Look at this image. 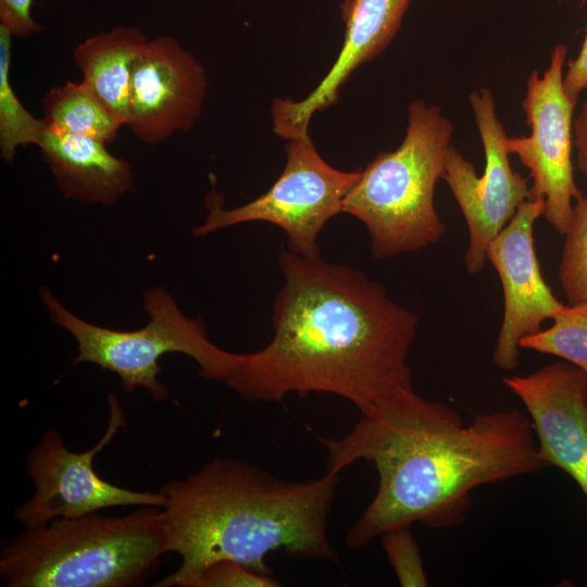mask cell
I'll use <instances>...</instances> for the list:
<instances>
[{"label":"cell","mask_w":587,"mask_h":587,"mask_svg":"<svg viewBox=\"0 0 587 587\" xmlns=\"http://www.w3.org/2000/svg\"><path fill=\"white\" fill-rule=\"evenodd\" d=\"M563 86L566 95L575 102L580 92L587 88V27L578 54L567 63L563 74Z\"/></svg>","instance_id":"cell-24"},{"label":"cell","mask_w":587,"mask_h":587,"mask_svg":"<svg viewBox=\"0 0 587 587\" xmlns=\"http://www.w3.org/2000/svg\"><path fill=\"white\" fill-rule=\"evenodd\" d=\"M271 575L257 573L232 560L213 562L188 578L182 587H278Z\"/></svg>","instance_id":"cell-22"},{"label":"cell","mask_w":587,"mask_h":587,"mask_svg":"<svg viewBox=\"0 0 587 587\" xmlns=\"http://www.w3.org/2000/svg\"><path fill=\"white\" fill-rule=\"evenodd\" d=\"M284 283L272 313L273 337L261 350L237 353L226 385L249 401L330 394L361 413L412 388L408 355L419 317L383 285L352 267L277 255Z\"/></svg>","instance_id":"cell-2"},{"label":"cell","mask_w":587,"mask_h":587,"mask_svg":"<svg viewBox=\"0 0 587 587\" xmlns=\"http://www.w3.org/2000/svg\"><path fill=\"white\" fill-rule=\"evenodd\" d=\"M566 55L567 48L559 43L542 75L537 71L530 73L522 101L530 134L508 137L505 141L509 154L516 155L529 171L533 184L528 200L544 199L542 216L561 235L569 228L573 201L583 197L575 183L572 160L577 102L563 86Z\"/></svg>","instance_id":"cell-9"},{"label":"cell","mask_w":587,"mask_h":587,"mask_svg":"<svg viewBox=\"0 0 587 587\" xmlns=\"http://www.w3.org/2000/svg\"><path fill=\"white\" fill-rule=\"evenodd\" d=\"M12 33L0 25V151L11 162L21 146L37 145L46 129L43 118L28 112L10 83Z\"/></svg>","instance_id":"cell-18"},{"label":"cell","mask_w":587,"mask_h":587,"mask_svg":"<svg viewBox=\"0 0 587 587\" xmlns=\"http://www.w3.org/2000/svg\"><path fill=\"white\" fill-rule=\"evenodd\" d=\"M559 280L570 304L587 302V196L575 202L566 230Z\"/></svg>","instance_id":"cell-20"},{"label":"cell","mask_w":587,"mask_h":587,"mask_svg":"<svg viewBox=\"0 0 587 587\" xmlns=\"http://www.w3.org/2000/svg\"><path fill=\"white\" fill-rule=\"evenodd\" d=\"M109 417L101 439L89 450L74 452L55 429L46 430L29 451L26 472L35 491L18 505L15 519L33 528L57 519H74L112 507L153 505L163 508L165 497L158 490L137 491L113 485L99 476L95 457L126 427L125 413L116 396L108 394Z\"/></svg>","instance_id":"cell-8"},{"label":"cell","mask_w":587,"mask_h":587,"mask_svg":"<svg viewBox=\"0 0 587 587\" xmlns=\"http://www.w3.org/2000/svg\"><path fill=\"white\" fill-rule=\"evenodd\" d=\"M121 516L100 511L25 528L0 546L7 587H133L145 584L167 553L163 511Z\"/></svg>","instance_id":"cell-4"},{"label":"cell","mask_w":587,"mask_h":587,"mask_svg":"<svg viewBox=\"0 0 587 587\" xmlns=\"http://www.w3.org/2000/svg\"><path fill=\"white\" fill-rule=\"evenodd\" d=\"M503 383L526 408L544 460L587 499V374L563 360Z\"/></svg>","instance_id":"cell-13"},{"label":"cell","mask_w":587,"mask_h":587,"mask_svg":"<svg viewBox=\"0 0 587 587\" xmlns=\"http://www.w3.org/2000/svg\"><path fill=\"white\" fill-rule=\"evenodd\" d=\"M205 92L204 67L177 40H147L133 67L127 126L148 145L187 132L200 116Z\"/></svg>","instance_id":"cell-12"},{"label":"cell","mask_w":587,"mask_h":587,"mask_svg":"<svg viewBox=\"0 0 587 587\" xmlns=\"http://www.w3.org/2000/svg\"><path fill=\"white\" fill-rule=\"evenodd\" d=\"M573 138L577 167L587 178V99L574 120Z\"/></svg>","instance_id":"cell-25"},{"label":"cell","mask_w":587,"mask_h":587,"mask_svg":"<svg viewBox=\"0 0 587 587\" xmlns=\"http://www.w3.org/2000/svg\"><path fill=\"white\" fill-rule=\"evenodd\" d=\"M452 134V123L439 107L414 100L408 105L400 146L379 152L361 170L341 212L365 225L376 260L419 251L445 235L435 188L445 177Z\"/></svg>","instance_id":"cell-5"},{"label":"cell","mask_w":587,"mask_h":587,"mask_svg":"<svg viewBox=\"0 0 587 587\" xmlns=\"http://www.w3.org/2000/svg\"><path fill=\"white\" fill-rule=\"evenodd\" d=\"M42 109L47 128L104 143L114 141L123 126L84 82L52 87Z\"/></svg>","instance_id":"cell-17"},{"label":"cell","mask_w":587,"mask_h":587,"mask_svg":"<svg viewBox=\"0 0 587 587\" xmlns=\"http://www.w3.org/2000/svg\"><path fill=\"white\" fill-rule=\"evenodd\" d=\"M383 549L402 587H425L427 575L419 545L410 526L398 527L383 533Z\"/></svg>","instance_id":"cell-21"},{"label":"cell","mask_w":587,"mask_h":587,"mask_svg":"<svg viewBox=\"0 0 587 587\" xmlns=\"http://www.w3.org/2000/svg\"><path fill=\"white\" fill-rule=\"evenodd\" d=\"M553 324L520 341V348L555 355L587 374V302L564 305Z\"/></svg>","instance_id":"cell-19"},{"label":"cell","mask_w":587,"mask_h":587,"mask_svg":"<svg viewBox=\"0 0 587 587\" xmlns=\"http://www.w3.org/2000/svg\"><path fill=\"white\" fill-rule=\"evenodd\" d=\"M41 298L51 320L77 341L74 363L90 362L118 375L126 394L142 387L154 400H168V390L158 375L160 358L170 352L190 357L199 365L200 376L208 380L225 382L236 369L237 353L213 344L204 323L187 317L161 287L145 292L143 308L149 319L135 330L91 324L72 313L47 288L41 290Z\"/></svg>","instance_id":"cell-6"},{"label":"cell","mask_w":587,"mask_h":587,"mask_svg":"<svg viewBox=\"0 0 587 587\" xmlns=\"http://www.w3.org/2000/svg\"><path fill=\"white\" fill-rule=\"evenodd\" d=\"M410 0H345L344 45L336 62L310 95L301 101L275 99L272 122L284 139L309 135L314 113L334 104L340 87L361 64L379 55L397 35Z\"/></svg>","instance_id":"cell-14"},{"label":"cell","mask_w":587,"mask_h":587,"mask_svg":"<svg viewBox=\"0 0 587 587\" xmlns=\"http://www.w3.org/2000/svg\"><path fill=\"white\" fill-rule=\"evenodd\" d=\"M544 208V199L526 200L487 249V260L503 290V316L492 361L504 371L516 367L521 339L541 330L542 323L565 305L545 282L535 251L534 225Z\"/></svg>","instance_id":"cell-11"},{"label":"cell","mask_w":587,"mask_h":587,"mask_svg":"<svg viewBox=\"0 0 587 587\" xmlns=\"http://www.w3.org/2000/svg\"><path fill=\"white\" fill-rule=\"evenodd\" d=\"M469 100L484 148V173L478 176L474 165L451 146L444 179L469 229L465 268L470 274H477L488 261L487 249L491 240L528 200L529 187L527 179L510 164L505 146L508 136L491 91L480 88L473 91Z\"/></svg>","instance_id":"cell-10"},{"label":"cell","mask_w":587,"mask_h":587,"mask_svg":"<svg viewBox=\"0 0 587 587\" xmlns=\"http://www.w3.org/2000/svg\"><path fill=\"white\" fill-rule=\"evenodd\" d=\"M33 0H0V25L14 36H30L41 30L32 15Z\"/></svg>","instance_id":"cell-23"},{"label":"cell","mask_w":587,"mask_h":587,"mask_svg":"<svg viewBox=\"0 0 587 587\" xmlns=\"http://www.w3.org/2000/svg\"><path fill=\"white\" fill-rule=\"evenodd\" d=\"M317 438L326 449V472L339 474L366 461L378 475L374 498L347 533L346 545L353 550L414 523L459 525L473 489L550 467L521 411L478 414L464 425L453 408L413 388H401L361 413L344 437Z\"/></svg>","instance_id":"cell-1"},{"label":"cell","mask_w":587,"mask_h":587,"mask_svg":"<svg viewBox=\"0 0 587 587\" xmlns=\"http://www.w3.org/2000/svg\"><path fill=\"white\" fill-rule=\"evenodd\" d=\"M147 40L137 27L116 26L85 39L74 49L82 82L123 126L129 121L134 63Z\"/></svg>","instance_id":"cell-16"},{"label":"cell","mask_w":587,"mask_h":587,"mask_svg":"<svg viewBox=\"0 0 587 587\" xmlns=\"http://www.w3.org/2000/svg\"><path fill=\"white\" fill-rule=\"evenodd\" d=\"M285 151V167L266 192L229 210L221 207L213 192L208 197L209 214L192 234L207 236L246 222H266L286 234L290 251L302 257L319 255V236L325 224L341 212L361 170L344 172L330 166L310 135L289 139Z\"/></svg>","instance_id":"cell-7"},{"label":"cell","mask_w":587,"mask_h":587,"mask_svg":"<svg viewBox=\"0 0 587 587\" xmlns=\"http://www.w3.org/2000/svg\"><path fill=\"white\" fill-rule=\"evenodd\" d=\"M105 145L47 127L37 143L66 198L111 205L132 188V167Z\"/></svg>","instance_id":"cell-15"},{"label":"cell","mask_w":587,"mask_h":587,"mask_svg":"<svg viewBox=\"0 0 587 587\" xmlns=\"http://www.w3.org/2000/svg\"><path fill=\"white\" fill-rule=\"evenodd\" d=\"M337 473L307 480H285L239 459L205 462L159 491L167 552L180 566L153 586L183 584L207 565L236 561L265 575L266 557L282 551L302 560L337 561L328 537V517Z\"/></svg>","instance_id":"cell-3"}]
</instances>
